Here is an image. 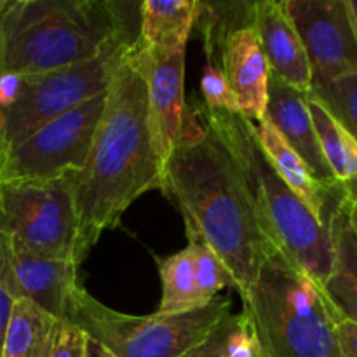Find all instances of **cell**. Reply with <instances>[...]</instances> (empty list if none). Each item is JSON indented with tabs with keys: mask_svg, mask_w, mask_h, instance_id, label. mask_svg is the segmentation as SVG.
<instances>
[{
	"mask_svg": "<svg viewBox=\"0 0 357 357\" xmlns=\"http://www.w3.org/2000/svg\"><path fill=\"white\" fill-rule=\"evenodd\" d=\"M65 178L79 223L80 264L136 199L150 190L164 192V162L150 129L145 59L138 40L126 49L108 82L86 164Z\"/></svg>",
	"mask_w": 357,
	"mask_h": 357,
	"instance_id": "1",
	"label": "cell"
},
{
	"mask_svg": "<svg viewBox=\"0 0 357 357\" xmlns=\"http://www.w3.org/2000/svg\"><path fill=\"white\" fill-rule=\"evenodd\" d=\"M164 194L180 208L187 236L225 264L244 302L275 248L261 230L229 152L206 122L164 162Z\"/></svg>",
	"mask_w": 357,
	"mask_h": 357,
	"instance_id": "2",
	"label": "cell"
},
{
	"mask_svg": "<svg viewBox=\"0 0 357 357\" xmlns=\"http://www.w3.org/2000/svg\"><path fill=\"white\" fill-rule=\"evenodd\" d=\"M124 9L107 0H14L0 20L2 73L52 72L135 44Z\"/></svg>",
	"mask_w": 357,
	"mask_h": 357,
	"instance_id": "3",
	"label": "cell"
},
{
	"mask_svg": "<svg viewBox=\"0 0 357 357\" xmlns=\"http://www.w3.org/2000/svg\"><path fill=\"white\" fill-rule=\"evenodd\" d=\"M204 122L229 152L261 230L291 264L324 284L333 265L330 222H321L268 160L257 124L241 114L202 110Z\"/></svg>",
	"mask_w": 357,
	"mask_h": 357,
	"instance_id": "4",
	"label": "cell"
},
{
	"mask_svg": "<svg viewBox=\"0 0 357 357\" xmlns=\"http://www.w3.org/2000/svg\"><path fill=\"white\" fill-rule=\"evenodd\" d=\"M264 357H338L337 323L342 319L323 284L278 250L261 264L243 302Z\"/></svg>",
	"mask_w": 357,
	"mask_h": 357,
	"instance_id": "5",
	"label": "cell"
},
{
	"mask_svg": "<svg viewBox=\"0 0 357 357\" xmlns=\"http://www.w3.org/2000/svg\"><path fill=\"white\" fill-rule=\"evenodd\" d=\"M229 314L232 300L216 296L192 312L129 316L108 309L80 286L72 296L66 323L75 324L117 357H181L204 342Z\"/></svg>",
	"mask_w": 357,
	"mask_h": 357,
	"instance_id": "6",
	"label": "cell"
},
{
	"mask_svg": "<svg viewBox=\"0 0 357 357\" xmlns=\"http://www.w3.org/2000/svg\"><path fill=\"white\" fill-rule=\"evenodd\" d=\"M0 232L13 246L35 257L80 265L79 223L65 176L0 181Z\"/></svg>",
	"mask_w": 357,
	"mask_h": 357,
	"instance_id": "7",
	"label": "cell"
},
{
	"mask_svg": "<svg viewBox=\"0 0 357 357\" xmlns=\"http://www.w3.org/2000/svg\"><path fill=\"white\" fill-rule=\"evenodd\" d=\"M128 47L66 68L21 75L16 100L0 108V159L56 117L105 93Z\"/></svg>",
	"mask_w": 357,
	"mask_h": 357,
	"instance_id": "8",
	"label": "cell"
},
{
	"mask_svg": "<svg viewBox=\"0 0 357 357\" xmlns=\"http://www.w3.org/2000/svg\"><path fill=\"white\" fill-rule=\"evenodd\" d=\"M105 93L56 117L7 152L0 159V181L54 180L82 169L103 114Z\"/></svg>",
	"mask_w": 357,
	"mask_h": 357,
	"instance_id": "9",
	"label": "cell"
},
{
	"mask_svg": "<svg viewBox=\"0 0 357 357\" xmlns=\"http://www.w3.org/2000/svg\"><path fill=\"white\" fill-rule=\"evenodd\" d=\"M300 35L312 87L357 73V38L349 0H284Z\"/></svg>",
	"mask_w": 357,
	"mask_h": 357,
	"instance_id": "10",
	"label": "cell"
},
{
	"mask_svg": "<svg viewBox=\"0 0 357 357\" xmlns=\"http://www.w3.org/2000/svg\"><path fill=\"white\" fill-rule=\"evenodd\" d=\"M162 282L157 314L192 312L206 307L225 288H236L232 274L204 243L188 237V246L171 257H155Z\"/></svg>",
	"mask_w": 357,
	"mask_h": 357,
	"instance_id": "11",
	"label": "cell"
},
{
	"mask_svg": "<svg viewBox=\"0 0 357 357\" xmlns=\"http://www.w3.org/2000/svg\"><path fill=\"white\" fill-rule=\"evenodd\" d=\"M143 59L153 145L160 160L166 162L180 145L187 115L185 49L169 54H153L143 49Z\"/></svg>",
	"mask_w": 357,
	"mask_h": 357,
	"instance_id": "12",
	"label": "cell"
},
{
	"mask_svg": "<svg viewBox=\"0 0 357 357\" xmlns=\"http://www.w3.org/2000/svg\"><path fill=\"white\" fill-rule=\"evenodd\" d=\"M307 101H309L307 91L288 86L271 73L264 119L298 153L312 176L323 187L335 188L342 183H338L324 159Z\"/></svg>",
	"mask_w": 357,
	"mask_h": 357,
	"instance_id": "13",
	"label": "cell"
},
{
	"mask_svg": "<svg viewBox=\"0 0 357 357\" xmlns=\"http://www.w3.org/2000/svg\"><path fill=\"white\" fill-rule=\"evenodd\" d=\"M250 23L274 77L288 86L309 93L312 72L300 35L286 10L284 0H258L251 3Z\"/></svg>",
	"mask_w": 357,
	"mask_h": 357,
	"instance_id": "14",
	"label": "cell"
},
{
	"mask_svg": "<svg viewBox=\"0 0 357 357\" xmlns=\"http://www.w3.org/2000/svg\"><path fill=\"white\" fill-rule=\"evenodd\" d=\"M218 51L222 72L236 96L239 114L258 124L264 121L267 108L271 68L253 26L248 24L229 31Z\"/></svg>",
	"mask_w": 357,
	"mask_h": 357,
	"instance_id": "15",
	"label": "cell"
},
{
	"mask_svg": "<svg viewBox=\"0 0 357 357\" xmlns=\"http://www.w3.org/2000/svg\"><path fill=\"white\" fill-rule=\"evenodd\" d=\"M9 244L10 267L17 296L28 300L54 319L66 323L72 296L80 288L79 267L72 260L35 257Z\"/></svg>",
	"mask_w": 357,
	"mask_h": 357,
	"instance_id": "16",
	"label": "cell"
},
{
	"mask_svg": "<svg viewBox=\"0 0 357 357\" xmlns=\"http://www.w3.org/2000/svg\"><path fill=\"white\" fill-rule=\"evenodd\" d=\"M333 265L323 289L342 319L357 324V234L349 216V192L330 218Z\"/></svg>",
	"mask_w": 357,
	"mask_h": 357,
	"instance_id": "17",
	"label": "cell"
},
{
	"mask_svg": "<svg viewBox=\"0 0 357 357\" xmlns=\"http://www.w3.org/2000/svg\"><path fill=\"white\" fill-rule=\"evenodd\" d=\"M195 0H145L139 3L138 42L153 54H169L187 47L192 28L202 13Z\"/></svg>",
	"mask_w": 357,
	"mask_h": 357,
	"instance_id": "18",
	"label": "cell"
},
{
	"mask_svg": "<svg viewBox=\"0 0 357 357\" xmlns=\"http://www.w3.org/2000/svg\"><path fill=\"white\" fill-rule=\"evenodd\" d=\"M59 326L61 321L20 298L13 307L0 357H51Z\"/></svg>",
	"mask_w": 357,
	"mask_h": 357,
	"instance_id": "19",
	"label": "cell"
},
{
	"mask_svg": "<svg viewBox=\"0 0 357 357\" xmlns=\"http://www.w3.org/2000/svg\"><path fill=\"white\" fill-rule=\"evenodd\" d=\"M309 112L321 150L338 183L357 187V142L309 93Z\"/></svg>",
	"mask_w": 357,
	"mask_h": 357,
	"instance_id": "20",
	"label": "cell"
},
{
	"mask_svg": "<svg viewBox=\"0 0 357 357\" xmlns=\"http://www.w3.org/2000/svg\"><path fill=\"white\" fill-rule=\"evenodd\" d=\"M309 93L357 142V73H349L324 86L312 87Z\"/></svg>",
	"mask_w": 357,
	"mask_h": 357,
	"instance_id": "21",
	"label": "cell"
},
{
	"mask_svg": "<svg viewBox=\"0 0 357 357\" xmlns=\"http://www.w3.org/2000/svg\"><path fill=\"white\" fill-rule=\"evenodd\" d=\"M201 91L208 112H227V114H239L237 100L222 72V66L215 61H208L202 70Z\"/></svg>",
	"mask_w": 357,
	"mask_h": 357,
	"instance_id": "22",
	"label": "cell"
},
{
	"mask_svg": "<svg viewBox=\"0 0 357 357\" xmlns=\"http://www.w3.org/2000/svg\"><path fill=\"white\" fill-rule=\"evenodd\" d=\"M17 300L20 296H17L16 282H14L13 267H10L9 244H7L6 236L0 232V349H2L7 324L13 314V307Z\"/></svg>",
	"mask_w": 357,
	"mask_h": 357,
	"instance_id": "23",
	"label": "cell"
},
{
	"mask_svg": "<svg viewBox=\"0 0 357 357\" xmlns=\"http://www.w3.org/2000/svg\"><path fill=\"white\" fill-rule=\"evenodd\" d=\"M239 321V314H229L204 342L181 357H229V342L234 328Z\"/></svg>",
	"mask_w": 357,
	"mask_h": 357,
	"instance_id": "24",
	"label": "cell"
},
{
	"mask_svg": "<svg viewBox=\"0 0 357 357\" xmlns=\"http://www.w3.org/2000/svg\"><path fill=\"white\" fill-rule=\"evenodd\" d=\"M229 357H264L253 330L243 312L239 314V321L230 335Z\"/></svg>",
	"mask_w": 357,
	"mask_h": 357,
	"instance_id": "25",
	"label": "cell"
},
{
	"mask_svg": "<svg viewBox=\"0 0 357 357\" xmlns=\"http://www.w3.org/2000/svg\"><path fill=\"white\" fill-rule=\"evenodd\" d=\"M86 337L87 335L75 324L61 323L51 357H84Z\"/></svg>",
	"mask_w": 357,
	"mask_h": 357,
	"instance_id": "26",
	"label": "cell"
},
{
	"mask_svg": "<svg viewBox=\"0 0 357 357\" xmlns=\"http://www.w3.org/2000/svg\"><path fill=\"white\" fill-rule=\"evenodd\" d=\"M338 357H357V324L349 319L337 323Z\"/></svg>",
	"mask_w": 357,
	"mask_h": 357,
	"instance_id": "27",
	"label": "cell"
},
{
	"mask_svg": "<svg viewBox=\"0 0 357 357\" xmlns=\"http://www.w3.org/2000/svg\"><path fill=\"white\" fill-rule=\"evenodd\" d=\"M21 75L14 73H0V108H6L16 100L20 91Z\"/></svg>",
	"mask_w": 357,
	"mask_h": 357,
	"instance_id": "28",
	"label": "cell"
},
{
	"mask_svg": "<svg viewBox=\"0 0 357 357\" xmlns=\"http://www.w3.org/2000/svg\"><path fill=\"white\" fill-rule=\"evenodd\" d=\"M84 357H117L110 349L105 347L101 342L94 340L89 335L86 337V351H84Z\"/></svg>",
	"mask_w": 357,
	"mask_h": 357,
	"instance_id": "29",
	"label": "cell"
},
{
	"mask_svg": "<svg viewBox=\"0 0 357 357\" xmlns=\"http://www.w3.org/2000/svg\"><path fill=\"white\" fill-rule=\"evenodd\" d=\"M349 192V216H351L352 229L357 234V187H345Z\"/></svg>",
	"mask_w": 357,
	"mask_h": 357,
	"instance_id": "30",
	"label": "cell"
},
{
	"mask_svg": "<svg viewBox=\"0 0 357 357\" xmlns=\"http://www.w3.org/2000/svg\"><path fill=\"white\" fill-rule=\"evenodd\" d=\"M349 9H351L352 23H354V31H356V38H357V0H349Z\"/></svg>",
	"mask_w": 357,
	"mask_h": 357,
	"instance_id": "31",
	"label": "cell"
},
{
	"mask_svg": "<svg viewBox=\"0 0 357 357\" xmlns=\"http://www.w3.org/2000/svg\"><path fill=\"white\" fill-rule=\"evenodd\" d=\"M0 73H2V45H0Z\"/></svg>",
	"mask_w": 357,
	"mask_h": 357,
	"instance_id": "32",
	"label": "cell"
}]
</instances>
